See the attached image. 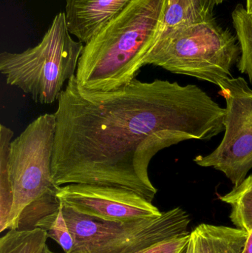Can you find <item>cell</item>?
<instances>
[{
  "label": "cell",
  "mask_w": 252,
  "mask_h": 253,
  "mask_svg": "<svg viewBox=\"0 0 252 253\" xmlns=\"http://www.w3.org/2000/svg\"><path fill=\"white\" fill-rule=\"evenodd\" d=\"M56 132L54 114L38 117L10 143L8 174L13 205L7 230L14 229L28 205L48 194H57L59 186L52 175Z\"/></svg>",
  "instance_id": "obj_6"
},
{
  "label": "cell",
  "mask_w": 252,
  "mask_h": 253,
  "mask_svg": "<svg viewBox=\"0 0 252 253\" xmlns=\"http://www.w3.org/2000/svg\"><path fill=\"white\" fill-rule=\"evenodd\" d=\"M236 35L209 22L164 31L144 61L176 74L195 77L217 86L233 78L232 67L241 57Z\"/></svg>",
  "instance_id": "obj_3"
},
{
  "label": "cell",
  "mask_w": 252,
  "mask_h": 253,
  "mask_svg": "<svg viewBox=\"0 0 252 253\" xmlns=\"http://www.w3.org/2000/svg\"><path fill=\"white\" fill-rule=\"evenodd\" d=\"M43 253H56L52 252V251H50V250L49 249V248H47V247H46L45 249H44V252H43Z\"/></svg>",
  "instance_id": "obj_21"
},
{
  "label": "cell",
  "mask_w": 252,
  "mask_h": 253,
  "mask_svg": "<svg viewBox=\"0 0 252 253\" xmlns=\"http://www.w3.org/2000/svg\"><path fill=\"white\" fill-rule=\"evenodd\" d=\"M241 253H252V231L248 233L245 246Z\"/></svg>",
  "instance_id": "obj_19"
},
{
  "label": "cell",
  "mask_w": 252,
  "mask_h": 253,
  "mask_svg": "<svg viewBox=\"0 0 252 253\" xmlns=\"http://www.w3.org/2000/svg\"><path fill=\"white\" fill-rule=\"evenodd\" d=\"M47 238V232L39 227L12 229L0 239V253H43Z\"/></svg>",
  "instance_id": "obj_14"
},
{
  "label": "cell",
  "mask_w": 252,
  "mask_h": 253,
  "mask_svg": "<svg viewBox=\"0 0 252 253\" xmlns=\"http://www.w3.org/2000/svg\"><path fill=\"white\" fill-rule=\"evenodd\" d=\"M56 196L74 212L101 221L131 222L162 214L139 193L115 186L69 184L61 186Z\"/></svg>",
  "instance_id": "obj_8"
},
{
  "label": "cell",
  "mask_w": 252,
  "mask_h": 253,
  "mask_svg": "<svg viewBox=\"0 0 252 253\" xmlns=\"http://www.w3.org/2000/svg\"><path fill=\"white\" fill-rule=\"evenodd\" d=\"M189 233L165 239L135 253H184L189 242Z\"/></svg>",
  "instance_id": "obj_18"
},
{
  "label": "cell",
  "mask_w": 252,
  "mask_h": 253,
  "mask_svg": "<svg viewBox=\"0 0 252 253\" xmlns=\"http://www.w3.org/2000/svg\"><path fill=\"white\" fill-rule=\"evenodd\" d=\"M36 227L45 230L47 236L57 242L65 253L71 252L74 247V239L68 227L61 203L59 211L44 217L37 223Z\"/></svg>",
  "instance_id": "obj_17"
},
{
  "label": "cell",
  "mask_w": 252,
  "mask_h": 253,
  "mask_svg": "<svg viewBox=\"0 0 252 253\" xmlns=\"http://www.w3.org/2000/svg\"><path fill=\"white\" fill-rule=\"evenodd\" d=\"M246 10L248 13H252V0H247Z\"/></svg>",
  "instance_id": "obj_20"
},
{
  "label": "cell",
  "mask_w": 252,
  "mask_h": 253,
  "mask_svg": "<svg viewBox=\"0 0 252 253\" xmlns=\"http://www.w3.org/2000/svg\"><path fill=\"white\" fill-rule=\"evenodd\" d=\"M232 18L241 47L238 70L248 76L252 84V13H248L243 4H238L232 11Z\"/></svg>",
  "instance_id": "obj_15"
},
{
  "label": "cell",
  "mask_w": 252,
  "mask_h": 253,
  "mask_svg": "<svg viewBox=\"0 0 252 253\" xmlns=\"http://www.w3.org/2000/svg\"><path fill=\"white\" fill-rule=\"evenodd\" d=\"M56 117L52 175L58 186L90 184L133 190L152 202V158L186 140L225 130L226 108L195 84L135 79L116 90L89 91L75 75L62 90Z\"/></svg>",
  "instance_id": "obj_1"
},
{
  "label": "cell",
  "mask_w": 252,
  "mask_h": 253,
  "mask_svg": "<svg viewBox=\"0 0 252 253\" xmlns=\"http://www.w3.org/2000/svg\"><path fill=\"white\" fill-rule=\"evenodd\" d=\"M132 0H65L68 30L78 41L87 43L121 13Z\"/></svg>",
  "instance_id": "obj_9"
},
{
  "label": "cell",
  "mask_w": 252,
  "mask_h": 253,
  "mask_svg": "<svg viewBox=\"0 0 252 253\" xmlns=\"http://www.w3.org/2000/svg\"><path fill=\"white\" fill-rule=\"evenodd\" d=\"M224 0H167L161 32L213 20L214 9Z\"/></svg>",
  "instance_id": "obj_11"
},
{
  "label": "cell",
  "mask_w": 252,
  "mask_h": 253,
  "mask_svg": "<svg viewBox=\"0 0 252 253\" xmlns=\"http://www.w3.org/2000/svg\"><path fill=\"white\" fill-rule=\"evenodd\" d=\"M219 87L226 102L224 136L213 153L194 162L223 172L237 187L252 168V90L243 77L226 80Z\"/></svg>",
  "instance_id": "obj_7"
},
{
  "label": "cell",
  "mask_w": 252,
  "mask_h": 253,
  "mask_svg": "<svg viewBox=\"0 0 252 253\" xmlns=\"http://www.w3.org/2000/svg\"><path fill=\"white\" fill-rule=\"evenodd\" d=\"M71 35L65 12H60L38 44L21 53H1L0 71L7 84L41 105L59 100L65 82L75 75L84 47Z\"/></svg>",
  "instance_id": "obj_4"
},
{
  "label": "cell",
  "mask_w": 252,
  "mask_h": 253,
  "mask_svg": "<svg viewBox=\"0 0 252 253\" xmlns=\"http://www.w3.org/2000/svg\"><path fill=\"white\" fill-rule=\"evenodd\" d=\"M60 201L56 194H48L32 202L22 211L16 221L14 229L32 230L40 220L59 211Z\"/></svg>",
  "instance_id": "obj_16"
},
{
  "label": "cell",
  "mask_w": 252,
  "mask_h": 253,
  "mask_svg": "<svg viewBox=\"0 0 252 253\" xmlns=\"http://www.w3.org/2000/svg\"><path fill=\"white\" fill-rule=\"evenodd\" d=\"M13 132L7 126H0V231L7 230L13 205V193L9 181L8 157Z\"/></svg>",
  "instance_id": "obj_13"
},
{
  "label": "cell",
  "mask_w": 252,
  "mask_h": 253,
  "mask_svg": "<svg viewBox=\"0 0 252 253\" xmlns=\"http://www.w3.org/2000/svg\"><path fill=\"white\" fill-rule=\"evenodd\" d=\"M63 206L74 239L68 253H135L165 239L188 233L189 214L176 208L156 218L131 222H109L77 213Z\"/></svg>",
  "instance_id": "obj_5"
},
{
  "label": "cell",
  "mask_w": 252,
  "mask_h": 253,
  "mask_svg": "<svg viewBox=\"0 0 252 253\" xmlns=\"http://www.w3.org/2000/svg\"><path fill=\"white\" fill-rule=\"evenodd\" d=\"M219 199L232 208L229 218L236 228L252 231V174Z\"/></svg>",
  "instance_id": "obj_12"
},
{
  "label": "cell",
  "mask_w": 252,
  "mask_h": 253,
  "mask_svg": "<svg viewBox=\"0 0 252 253\" xmlns=\"http://www.w3.org/2000/svg\"><path fill=\"white\" fill-rule=\"evenodd\" d=\"M247 237L241 229L201 224L189 233L184 253H241Z\"/></svg>",
  "instance_id": "obj_10"
},
{
  "label": "cell",
  "mask_w": 252,
  "mask_h": 253,
  "mask_svg": "<svg viewBox=\"0 0 252 253\" xmlns=\"http://www.w3.org/2000/svg\"><path fill=\"white\" fill-rule=\"evenodd\" d=\"M167 0H132L84 44L75 77L89 91L116 90L136 79L159 37Z\"/></svg>",
  "instance_id": "obj_2"
}]
</instances>
